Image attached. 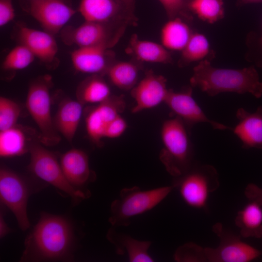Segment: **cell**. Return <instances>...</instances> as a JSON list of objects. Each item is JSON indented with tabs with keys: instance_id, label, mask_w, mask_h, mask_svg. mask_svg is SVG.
Masks as SVG:
<instances>
[{
	"instance_id": "23",
	"label": "cell",
	"mask_w": 262,
	"mask_h": 262,
	"mask_svg": "<svg viewBox=\"0 0 262 262\" xmlns=\"http://www.w3.org/2000/svg\"><path fill=\"white\" fill-rule=\"evenodd\" d=\"M262 205L250 201L237 213L235 223L245 237H262Z\"/></svg>"
},
{
	"instance_id": "12",
	"label": "cell",
	"mask_w": 262,
	"mask_h": 262,
	"mask_svg": "<svg viewBox=\"0 0 262 262\" xmlns=\"http://www.w3.org/2000/svg\"><path fill=\"white\" fill-rule=\"evenodd\" d=\"M29 12L44 31L53 35L76 13L64 0H31Z\"/></svg>"
},
{
	"instance_id": "20",
	"label": "cell",
	"mask_w": 262,
	"mask_h": 262,
	"mask_svg": "<svg viewBox=\"0 0 262 262\" xmlns=\"http://www.w3.org/2000/svg\"><path fill=\"white\" fill-rule=\"evenodd\" d=\"M107 238L115 247L116 253L120 255H126L131 262H153L148 250L152 242L140 241L131 236L116 231L111 228L107 233Z\"/></svg>"
},
{
	"instance_id": "9",
	"label": "cell",
	"mask_w": 262,
	"mask_h": 262,
	"mask_svg": "<svg viewBox=\"0 0 262 262\" xmlns=\"http://www.w3.org/2000/svg\"><path fill=\"white\" fill-rule=\"evenodd\" d=\"M30 195L25 180L14 171L5 167L0 169V197L15 216L21 229H28L30 223L27 215V203Z\"/></svg>"
},
{
	"instance_id": "15",
	"label": "cell",
	"mask_w": 262,
	"mask_h": 262,
	"mask_svg": "<svg viewBox=\"0 0 262 262\" xmlns=\"http://www.w3.org/2000/svg\"><path fill=\"white\" fill-rule=\"evenodd\" d=\"M166 82L164 76L152 70L147 71L144 78L131 90V95L135 101L131 112L138 113L164 102L168 92Z\"/></svg>"
},
{
	"instance_id": "36",
	"label": "cell",
	"mask_w": 262,
	"mask_h": 262,
	"mask_svg": "<svg viewBox=\"0 0 262 262\" xmlns=\"http://www.w3.org/2000/svg\"><path fill=\"white\" fill-rule=\"evenodd\" d=\"M245 195L250 201H256L262 205V188L250 183L245 188Z\"/></svg>"
},
{
	"instance_id": "7",
	"label": "cell",
	"mask_w": 262,
	"mask_h": 262,
	"mask_svg": "<svg viewBox=\"0 0 262 262\" xmlns=\"http://www.w3.org/2000/svg\"><path fill=\"white\" fill-rule=\"evenodd\" d=\"M29 152V169L34 175L68 195L76 202L89 197L88 192L76 188L67 181L54 153L38 143L31 144Z\"/></svg>"
},
{
	"instance_id": "22",
	"label": "cell",
	"mask_w": 262,
	"mask_h": 262,
	"mask_svg": "<svg viewBox=\"0 0 262 262\" xmlns=\"http://www.w3.org/2000/svg\"><path fill=\"white\" fill-rule=\"evenodd\" d=\"M83 104L77 99H66L59 105L54 124L57 131L69 143L77 131L82 113Z\"/></svg>"
},
{
	"instance_id": "31",
	"label": "cell",
	"mask_w": 262,
	"mask_h": 262,
	"mask_svg": "<svg viewBox=\"0 0 262 262\" xmlns=\"http://www.w3.org/2000/svg\"><path fill=\"white\" fill-rule=\"evenodd\" d=\"M21 108L14 100L9 98H0V131L16 125L20 116Z\"/></svg>"
},
{
	"instance_id": "1",
	"label": "cell",
	"mask_w": 262,
	"mask_h": 262,
	"mask_svg": "<svg viewBox=\"0 0 262 262\" xmlns=\"http://www.w3.org/2000/svg\"><path fill=\"white\" fill-rule=\"evenodd\" d=\"M74 241L73 227L66 218L43 213L25 239L21 261L71 260Z\"/></svg>"
},
{
	"instance_id": "33",
	"label": "cell",
	"mask_w": 262,
	"mask_h": 262,
	"mask_svg": "<svg viewBox=\"0 0 262 262\" xmlns=\"http://www.w3.org/2000/svg\"><path fill=\"white\" fill-rule=\"evenodd\" d=\"M163 5L169 19L180 16H186L184 10L187 8L185 0H158Z\"/></svg>"
},
{
	"instance_id": "11",
	"label": "cell",
	"mask_w": 262,
	"mask_h": 262,
	"mask_svg": "<svg viewBox=\"0 0 262 262\" xmlns=\"http://www.w3.org/2000/svg\"><path fill=\"white\" fill-rule=\"evenodd\" d=\"M172 113L184 122L190 132L196 124L206 123L213 129L232 130L231 127L208 118L192 97V89L188 87L180 92L169 89L164 102Z\"/></svg>"
},
{
	"instance_id": "25",
	"label": "cell",
	"mask_w": 262,
	"mask_h": 262,
	"mask_svg": "<svg viewBox=\"0 0 262 262\" xmlns=\"http://www.w3.org/2000/svg\"><path fill=\"white\" fill-rule=\"evenodd\" d=\"M193 33L188 25L180 17L169 19L161 29L162 45L167 49L181 51Z\"/></svg>"
},
{
	"instance_id": "2",
	"label": "cell",
	"mask_w": 262,
	"mask_h": 262,
	"mask_svg": "<svg viewBox=\"0 0 262 262\" xmlns=\"http://www.w3.org/2000/svg\"><path fill=\"white\" fill-rule=\"evenodd\" d=\"M190 82L192 87L211 97L224 92L249 93L256 98L262 96V82L253 66L238 69L219 68L204 59L194 67Z\"/></svg>"
},
{
	"instance_id": "14",
	"label": "cell",
	"mask_w": 262,
	"mask_h": 262,
	"mask_svg": "<svg viewBox=\"0 0 262 262\" xmlns=\"http://www.w3.org/2000/svg\"><path fill=\"white\" fill-rule=\"evenodd\" d=\"M124 96H111L106 100L94 108L85 118L87 134L91 140L100 146L107 126L125 108Z\"/></svg>"
},
{
	"instance_id": "6",
	"label": "cell",
	"mask_w": 262,
	"mask_h": 262,
	"mask_svg": "<svg viewBox=\"0 0 262 262\" xmlns=\"http://www.w3.org/2000/svg\"><path fill=\"white\" fill-rule=\"evenodd\" d=\"M49 79L46 77L33 81L29 85L26 99V108L37 126L41 142L54 146L61 140L51 114Z\"/></svg>"
},
{
	"instance_id": "4",
	"label": "cell",
	"mask_w": 262,
	"mask_h": 262,
	"mask_svg": "<svg viewBox=\"0 0 262 262\" xmlns=\"http://www.w3.org/2000/svg\"><path fill=\"white\" fill-rule=\"evenodd\" d=\"M172 186L142 190L137 186L122 189L111 205L109 222L114 227H126L131 218L148 211L160 203L171 192Z\"/></svg>"
},
{
	"instance_id": "8",
	"label": "cell",
	"mask_w": 262,
	"mask_h": 262,
	"mask_svg": "<svg viewBox=\"0 0 262 262\" xmlns=\"http://www.w3.org/2000/svg\"><path fill=\"white\" fill-rule=\"evenodd\" d=\"M129 25L120 22L85 21L77 27H67L62 32L64 42L79 47H100L111 49L124 34Z\"/></svg>"
},
{
	"instance_id": "18",
	"label": "cell",
	"mask_w": 262,
	"mask_h": 262,
	"mask_svg": "<svg viewBox=\"0 0 262 262\" xmlns=\"http://www.w3.org/2000/svg\"><path fill=\"white\" fill-rule=\"evenodd\" d=\"M59 162L66 178L76 188L80 189L94 180L95 175L90 168L88 157L84 151L71 149L61 156Z\"/></svg>"
},
{
	"instance_id": "10",
	"label": "cell",
	"mask_w": 262,
	"mask_h": 262,
	"mask_svg": "<svg viewBox=\"0 0 262 262\" xmlns=\"http://www.w3.org/2000/svg\"><path fill=\"white\" fill-rule=\"evenodd\" d=\"M213 230L220 239L215 248L205 247L207 262H249L260 257L262 252L225 229L221 223L213 227Z\"/></svg>"
},
{
	"instance_id": "16",
	"label": "cell",
	"mask_w": 262,
	"mask_h": 262,
	"mask_svg": "<svg viewBox=\"0 0 262 262\" xmlns=\"http://www.w3.org/2000/svg\"><path fill=\"white\" fill-rule=\"evenodd\" d=\"M74 68L79 72L103 76L115 61V53L100 47H79L70 55Z\"/></svg>"
},
{
	"instance_id": "24",
	"label": "cell",
	"mask_w": 262,
	"mask_h": 262,
	"mask_svg": "<svg viewBox=\"0 0 262 262\" xmlns=\"http://www.w3.org/2000/svg\"><path fill=\"white\" fill-rule=\"evenodd\" d=\"M142 63L134 59L129 61H115L109 68L107 75L111 82L117 88L131 90L137 83Z\"/></svg>"
},
{
	"instance_id": "26",
	"label": "cell",
	"mask_w": 262,
	"mask_h": 262,
	"mask_svg": "<svg viewBox=\"0 0 262 262\" xmlns=\"http://www.w3.org/2000/svg\"><path fill=\"white\" fill-rule=\"evenodd\" d=\"M77 100L84 104H99L111 96L110 88L102 76L91 75L84 80L78 86Z\"/></svg>"
},
{
	"instance_id": "32",
	"label": "cell",
	"mask_w": 262,
	"mask_h": 262,
	"mask_svg": "<svg viewBox=\"0 0 262 262\" xmlns=\"http://www.w3.org/2000/svg\"><path fill=\"white\" fill-rule=\"evenodd\" d=\"M174 259L178 262H207L205 248L192 242L186 243L177 249Z\"/></svg>"
},
{
	"instance_id": "39",
	"label": "cell",
	"mask_w": 262,
	"mask_h": 262,
	"mask_svg": "<svg viewBox=\"0 0 262 262\" xmlns=\"http://www.w3.org/2000/svg\"><path fill=\"white\" fill-rule=\"evenodd\" d=\"M239 1L243 4L262 3V0H239Z\"/></svg>"
},
{
	"instance_id": "19",
	"label": "cell",
	"mask_w": 262,
	"mask_h": 262,
	"mask_svg": "<svg viewBox=\"0 0 262 262\" xmlns=\"http://www.w3.org/2000/svg\"><path fill=\"white\" fill-rule=\"evenodd\" d=\"M18 38L20 44L27 47L42 62L49 65L54 62L58 46L53 35L23 26L19 30Z\"/></svg>"
},
{
	"instance_id": "30",
	"label": "cell",
	"mask_w": 262,
	"mask_h": 262,
	"mask_svg": "<svg viewBox=\"0 0 262 262\" xmlns=\"http://www.w3.org/2000/svg\"><path fill=\"white\" fill-rule=\"evenodd\" d=\"M35 57L25 46L20 44L9 51L3 63L2 68L6 70H18L30 65Z\"/></svg>"
},
{
	"instance_id": "37",
	"label": "cell",
	"mask_w": 262,
	"mask_h": 262,
	"mask_svg": "<svg viewBox=\"0 0 262 262\" xmlns=\"http://www.w3.org/2000/svg\"><path fill=\"white\" fill-rule=\"evenodd\" d=\"M10 231V228L7 225L2 214L0 213V237L3 238L6 236Z\"/></svg>"
},
{
	"instance_id": "40",
	"label": "cell",
	"mask_w": 262,
	"mask_h": 262,
	"mask_svg": "<svg viewBox=\"0 0 262 262\" xmlns=\"http://www.w3.org/2000/svg\"><path fill=\"white\" fill-rule=\"evenodd\" d=\"M260 43H261V45L262 47V37H261V38L260 39Z\"/></svg>"
},
{
	"instance_id": "17",
	"label": "cell",
	"mask_w": 262,
	"mask_h": 262,
	"mask_svg": "<svg viewBox=\"0 0 262 262\" xmlns=\"http://www.w3.org/2000/svg\"><path fill=\"white\" fill-rule=\"evenodd\" d=\"M236 116L238 122L231 131L242 142V147L262 150V106L253 113L240 108Z\"/></svg>"
},
{
	"instance_id": "29",
	"label": "cell",
	"mask_w": 262,
	"mask_h": 262,
	"mask_svg": "<svg viewBox=\"0 0 262 262\" xmlns=\"http://www.w3.org/2000/svg\"><path fill=\"white\" fill-rule=\"evenodd\" d=\"M187 8L204 22L213 24L224 17L223 0H190Z\"/></svg>"
},
{
	"instance_id": "34",
	"label": "cell",
	"mask_w": 262,
	"mask_h": 262,
	"mask_svg": "<svg viewBox=\"0 0 262 262\" xmlns=\"http://www.w3.org/2000/svg\"><path fill=\"white\" fill-rule=\"evenodd\" d=\"M127 128V122L119 115L107 126L104 133V138H117L123 134Z\"/></svg>"
},
{
	"instance_id": "35",
	"label": "cell",
	"mask_w": 262,
	"mask_h": 262,
	"mask_svg": "<svg viewBox=\"0 0 262 262\" xmlns=\"http://www.w3.org/2000/svg\"><path fill=\"white\" fill-rule=\"evenodd\" d=\"M12 0H0V26L3 27L15 17Z\"/></svg>"
},
{
	"instance_id": "13",
	"label": "cell",
	"mask_w": 262,
	"mask_h": 262,
	"mask_svg": "<svg viewBox=\"0 0 262 262\" xmlns=\"http://www.w3.org/2000/svg\"><path fill=\"white\" fill-rule=\"evenodd\" d=\"M79 11L86 21L120 22L135 26L138 20L120 0H81Z\"/></svg>"
},
{
	"instance_id": "27",
	"label": "cell",
	"mask_w": 262,
	"mask_h": 262,
	"mask_svg": "<svg viewBox=\"0 0 262 262\" xmlns=\"http://www.w3.org/2000/svg\"><path fill=\"white\" fill-rule=\"evenodd\" d=\"M31 144L28 143L24 130L17 125L0 131V156L2 158L22 155L29 151Z\"/></svg>"
},
{
	"instance_id": "3",
	"label": "cell",
	"mask_w": 262,
	"mask_h": 262,
	"mask_svg": "<svg viewBox=\"0 0 262 262\" xmlns=\"http://www.w3.org/2000/svg\"><path fill=\"white\" fill-rule=\"evenodd\" d=\"M189 133L183 121L177 116L166 120L162 126L163 147L159 158L174 178L181 176L194 164V149Z\"/></svg>"
},
{
	"instance_id": "5",
	"label": "cell",
	"mask_w": 262,
	"mask_h": 262,
	"mask_svg": "<svg viewBox=\"0 0 262 262\" xmlns=\"http://www.w3.org/2000/svg\"><path fill=\"white\" fill-rule=\"evenodd\" d=\"M173 187L177 188L188 206L205 209L210 194L219 186L216 169L209 164H193L181 176L174 178Z\"/></svg>"
},
{
	"instance_id": "38",
	"label": "cell",
	"mask_w": 262,
	"mask_h": 262,
	"mask_svg": "<svg viewBox=\"0 0 262 262\" xmlns=\"http://www.w3.org/2000/svg\"><path fill=\"white\" fill-rule=\"evenodd\" d=\"M125 5L129 13L132 16H136L134 13L135 0H120Z\"/></svg>"
},
{
	"instance_id": "28",
	"label": "cell",
	"mask_w": 262,
	"mask_h": 262,
	"mask_svg": "<svg viewBox=\"0 0 262 262\" xmlns=\"http://www.w3.org/2000/svg\"><path fill=\"white\" fill-rule=\"evenodd\" d=\"M210 51V44L206 36L198 33H193L181 50L179 66L184 67L193 62L203 60Z\"/></svg>"
},
{
	"instance_id": "21",
	"label": "cell",
	"mask_w": 262,
	"mask_h": 262,
	"mask_svg": "<svg viewBox=\"0 0 262 262\" xmlns=\"http://www.w3.org/2000/svg\"><path fill=\"white\" fill-rule=\"evenodd\" d=\"M126 53L141 63L149 62L171 64L173 62L170 52L162 45L140 39L137 34H133L130 39Z\"/></svg>"
}]
</instances>
